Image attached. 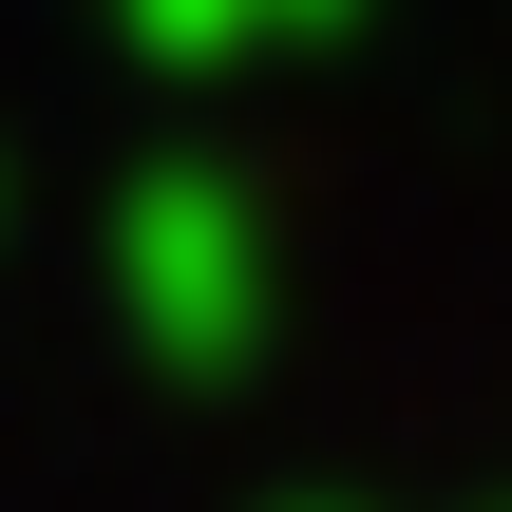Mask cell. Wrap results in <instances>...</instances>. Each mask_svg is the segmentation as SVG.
<instances>
[{
	"label": "cell",
	"instance_id": "1",
	"mask_svg": "<svg viewBox=\"0 0 512 512\" xmlns=\"http://www.w3.org/2000/svg\"><path fill=\"white\" fill-rule=\"evenodd\" d=\"M114 304H133V342H152L171 380H228V361H266V304H285V266H266V209H247V171H209V152L133 171V190H114Z\"/></svg>",
	"mask_w": 512,
	"mask_h": 512
},
{
	"label": "cell",
	"instance_id": "2",
	"mask_svg": "<svg viewBox=\"0 0 512 512\" xmlns=\"http://www.w3.org/2000/svg\"><path fill=\"white\" fill-rule=\"evenodd\" d=\"M133 19V57H171V76H247V57H323L361 0H114Z\"/></svg>",
	"mask_w": 512,
	"mask_h": 512
}]
</instances>
